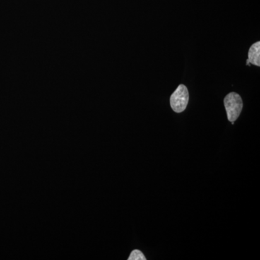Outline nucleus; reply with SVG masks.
Here are the masks:
<instances>
[{
  "label": "nucleus",
  "mask_w": 260,
  "mask_h": 260,
  "mask_svg": "<svg viewBox=\"0 0 260 260\" xmlns=\"http://www.w3.org/2000/svg\"><path fill=\"white\" fill-rule=\"evenodd\" d=\"M224 106L227 113V117L231 122H234L242 112L243 102L242 97L237 93L228 94L224 99Z\"/></svg>",
  "instance_id": "nucleus-1"
},
{
  "label": "nucleus",
  "mask_w": 260,
  "mask_h": 260,
  "mask_svg": "<svg viewBox=\"0 0 260 260\" xmlns=\"http://www.w3.org/2000/svg\"><path fill=\"white\" fill-rule=\"evenodd\" d=\"M189 91L185 85H179L170 98V104L174 112L181 113L185 110L189 102Z\"/></svg>",
  "instance_id": "nucleus-2"
},
{
  "label": "nucleus",
  "mask_w": 260,
  "mask_h": 260,
  "mask_svg": "<svg viewBox=\"0 0 260 260\" xmlns=\"http://www.w3.org/2000/svg\"><path fill=\"white\" fill-rule=\"evenodd\" d=\"M249 64L260 66V42L254 43L251 46L248 53V59L246 60V64Z\"/></svg>",
  "instance_id": "nucleus-3"
},
{
  "label": "nucleus",
  "mask_w": 260,
  "mask_h": 260,
  "mask_svg": "<svg viewBox=\"0 0 260 260\" xmlns=\"http://www.w3.org/2000/svg\"><path fill=\"white\" fill-rule=\"evenodd\" d=\"M128 260H146V258L142 251L136 249L131 253Z\"/></svg>",
  "instance_id": "nucleus-4"
}]
</instances>
